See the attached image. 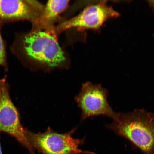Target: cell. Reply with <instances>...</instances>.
<instances>
[{
    "instance_id": "1",
    "label": "cell",
    "mask_w": 154,
    "mask_h": 154,
    "mask_svg": "<svg viewBox=\"0 0 154 154\" xmlns=\"http://www.w3.org/2000/svg\"><path fill=\"white\" fill-rule=\"evenodd\" d=\"M107 128L126 138L144 154H154V115L144 109L117 113Z\"/></svg>"
},
{
    "instance_id": "2",
    "label": "cell",
    "mask_w": 154,
    "mask_h": 154,
    "mask_svg": "<svg viewBox=\"0 0 154 154\" xmlns=\"http://www.w3.org/2000/svg\"><path fill=\"white\" fill-rule=\"evenodd\" d=\"M10 49L17 57L23 55L51 67L57 66L65 60L57 36L45 31L31 30L22 35H17Z\"/></svg>"
},
{
    "instance_id": "3",
    "label": "cell",
    "mask_w": 154,
    "mask_h": 154,
    "mask_svg": "<svg viewBox=\"0 0 154 154\" xmlns=\"http://www.w3.org/2000/svg\"><path fill=\"white\" fill-rule=\"evenodd\" d=\"M76 129L60 134L48 127L45 132L35 133L25 128V133L34 151L42 154H96L80 149L84 140L72 137Z\"/></svg>"
},
{
    "instance_id": "4",
    "label": "cell",
    "mask_w": 154,
    "mask_h": 154,
    "mask_svg": "<svg viewBox=\"0 0 154 154\" xmlns=\"http://www.w3.org/2000/svg\"><path fill=\"white\" fill-rule=\"evenodd\" d=\"M0 132L10 135L31 154H35L26 137L25 128L21 125L18 111L11 99L5 77L0 79Z\"/></svg>"
},
{
    "instance_id": "5",
    "label": "cell",
    "mask_w": 154,
    "mask_h": 154,
    "mask_svg": "<svg viewBox=\"0 0 154 154\" xmlns=\"http://www.w3.org/2000/svg\"><path fill=\"white\" fill-rule=\"evenodd\" d=\"M107 2V1H101L88 6L76 16L55 27L56 34L57 36L60 32L72 28L79 30H99L107 20L120 16V14Z\"/></svg>"
},
{
    "instance_id": "6",
    "label": "cell",
    "mask_w": 154,
    "mask_h": 154,
    "mask_svg": "<svg viewBox=\"0 0 154 154\" xmlns=\"http://www.w3.org/2000/svg\"><path fill=\"white\" fill-rule=\"evenodd\" d=\"M108 96V90L100 84H94L88 82L83 84L79 93L75 98L82 111V120L98 115L114 119L117 113L109 105Z\"/></svg>"
},
{
    "instance_id": "7",
    "label": "cell",
    "mask_w": 154,
    "mask_h": 154,
    "mask_svg": "<svg viewBox=\"0 0 154 154\" xmlns=\"http://www.w3.org/2000/svg\"><path fill=\"white\" fill-rule=\"evenodd\" d=\"M45 6L32 0H0V21L3 24L20 20L32 23L39 18Z\"/></svg>"
},
{
    "instance_id": "8",
    "label": "cell",
    "mask_w": 154,
    "mask_h": 154,
    "mask_svg": "<svg viewBox=\"0 0 154 154\" xmlns=\"http://www.w3.org/2000/svg\"><path fill=\"white\" fill-rule=\"evenodd\" d=\"M69 2V1H48L39 18L32 23V30L45 31L56 35L54 24L59 15L68 7Z\"/></svg>"
},
{
    "instance_id": "9",
    "label": "cell",
    "mask_w": 154,
    "mask_h": 154,
    "mask_svg": "<svg viewBox=\"0 0 154 154\" xmlns=\"http://www.w3.org/2000/svg\"><path fill=\"white\" fill-rule=\"evenodd\" d=\"M3 23L0 21V68L3 67L5 70L8 69L5 44L2 37L1 29Z\"/></svg>"
},
{
    "instance_id": "10",
    "label": "cell",
    "mask_w": 154,
    "mask_h": 154,
    "mask_svg": "<svg viewBox=\"0 0 154 154\" xmlns=\"http://www.w3.org/2000/svg\"><path fill=\"white\" fill-rule=\"evenodd\" d=\"M150 6L153 9L154 11V1H148Z\"/></svg>"
}]
</instances>
